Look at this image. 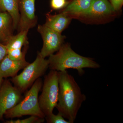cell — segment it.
Returning <instances> with one entry per match:
<instances>
[{
    "mask_svg": "<svg viewBox=\"0 0 123 123\" xmlns=\"http://www.w3.org/2000/svg\"><path fill=\"white\" fill-rule=\"evenodd\" d=\"M72 18L62 12L54 15L47 14L44 25L56 32L61 33L68 25Z\"/></svg>",
    "mask_w": 123,
    "mask_h": 123,
    "instance_id": "obj_11",
    "label": "cell"
},
{
    "mask_svg": "<svg viewBox=\"0 0 123 123\" xmlns=\"http://www.w3.org/2000/svg\"><path fill=\"white\" fill-rule=\"evenodd\" d=\"M58 75L59 93L56 107L64 118L73 123L86 98L74 77L67 70L58 72Z\"/></svg>",
    "mask_w": 123,
    "mask_h": 123,
    "instance_id": "obj_1",
    "label": "cell"
},
{
    "mask_svg": "<svg viewBox=\"0 0 123 123\" xmlns=\"http://www.w3.org/2000/svg\"><path fill=\"white\" fill-rule=\"evenodd\" d=\"M56 54L50 55L49 68L51 70L64 71L68 69L77 70L81 75L85 68H98L100 65L92 59L84 57L75 52L68 44H63Z\"/></svg>",
    "mask_w": 123,
    "mask_h": 123,
    "instance_id": "obj_2",
    "label": "cell"
},
{
    "mask_svg": "<svg viewBox=\"0 0 123 123\" xmlns=\"http://www.w3.org/2000/svg\"><path fill=\"white\" fill-rule=\"evenodd\" d=\"M2 79H3V78H1V77L0 76V88L1 87V84H2Z\"/></svg>",
    "mask_w": 123,
    "mask_h": 123,
    "instance_id": "obj_22",
    "label": "cell"
},
{
    "mask_svg": "<svg viewBox=\"0 0 123 123\" xmlns=\"http://www.w3.org/2000/svg\"><path fill=\"white\" fill-rule=\"evenodd\" d=\"M43 85L41 79L39 78L36 80L27 92L24 99L5 113L6 117L12 118L31 115L45 118L40 107L38 101L39 93Z\"/></svg>",
    "mask_w": 123,
    "mask_h": 123,
    "instance_id": "obj_3",
    "label": "cell"
},
{
    "mask_svg": "<svg viewBox=\"0 0 123 123\" xmlns=\"http://www.w3.org/2000/svg\"><path fill=\"white\" fill-rule=\"evenodd\" d=\"M47 123H71L70 121H66L61 114L58 112L57 115L52 113L45 117Z\"/></svg>",
    "mask_w": 123,
    "mask_h": 123,
    "instance_id": "obj_18",
    "label": "cell"
},
{
    "mask_svg": "<svg viewBox=\"0 0 123 123\" xmlns=\"http://www.w3.org/2000/svg\"><path fill=\"white\" fill-rule=\"evenodd\" d=\"M29 64L25 59L12 60L7 55L0 63V76L2 78L14 77L19 70L24 69Z\"/></svg>",
    "mask_w": 123,
    "mask_h": 123,
    "instance_id": "obj_10",
    "label": "cell"
},
{
    "mask_svg": "<svg viewBox=\"0 0 123 123\" xmlns=\"http://www.w3.org/2000/svg\"><path fill=\"white\" fill-rule=\"evenodd\" d=\"M28 31H21L17 34L13 35L5 45L8 50L22 49L23 46L28 44L27 35Z\"/></svg>",
    "mask_w": 123,
    "mask_h": 123,
    "instance_id": "obj_15",
    "label": "cell"
},
{
    "mask_svg": "<svg viewBox=\"0 0 123 123\" xmlns=\"http://www.w3.org/2000/svg\"><path fill=\"white\" fill-rule=\"evenodd\" d=\"M37 31L42 36L43 45L40 54L45 58L59 50L63 44L65 36L44 25H39Z\"/></svg>",
    "mask_w": 123,
    "mask_h": 123,
    "instance_id": "obj_6",
    "label": "cell"
},
{
    "mask_svg": "<svg viewBox=\"0 0 123 123\" xmlns=\"http://www.w3.org/2000/svg\"><path fill=\"white\" fill-rule=\"evenodd\" d=\"M111 5L115 11H118L123 6V0H110Z\"/></svg>",
    "mask_w": 123,
    "mask_h": 123,
    "instance_id": "obj_20",
    "label": "cell"
},
{
    "mask_svg": "<svg viewBox=\"0 0 123 123\" xmlns=\"http://www.w3.org/2000/svg\"><path fill=\"white\" fill-rule=\"evenodd\" d=\"M35 0H19L20 20L17 29L18 32L28 31L36 25L37 22L35 15Z\"/></svg>",
    "mask_w": 123,
    "mask_h": 123,
    "instance_id": "obj_8",
    "label": "cell"
},
{
    "mask_svg": "<svg viewBox=\"0 0 123 123\" xmlns=\"http://www.w3.org/2000/svg\"><path fill=\"white\" fill-rule=\"evenodd\" d=\"M7 55V50L4 44L0 43V63Z\"/></svg>",
    "mask_w": 123,
    "mask_h": 123,
    "instance_id": "obj_21",
    "label": "cell"
},
{
    "mask_svg": "<svg viewBox=\"0 0 123 123\" xmlns=\"http://www.w3.org/2000/svg\"><path fill=\"white\" fill-rule=\"evenodd\" d=\"M22 49H12L7 50V55L10 59L14 61L21 60L25 59V53Z\"/></svg>",
    "mask_w": 123,
    "mask_h": 123,
    "instance_id": "obj_17",
    "label": "cell"
},
{
    "mask_svg": "<svg viewBox=\"0 0 123 123\" xmlns=\"http://www.w3.org/2000/svg\"><path fill=\"white\" fill-rule=\"evenodd\" d=\"M21 92L9 81L6 80L3 83L0 88V120L6 111L15 106L21 101Z\"/></svg>",
    "mask_w": 123,
    "mask_h": 123,
    "instance_id": "obj_7",
    "label": "cell"
},
{
    "mask_svg": "<svg viewBox=\"0 0 123 123\" xmlns=\"http://www.w3.org/2000/svg\"><path fill=\"white\" fill-rule=\"evenodd\" d=\"M68 4L67 0H51V7L55 10L65 8Z\"/></svg>",
    "mask_w": 123,
    "mask_h": 123,
    "instance_id": "obj_19",
    "label": "cell"
},
{
    "mask_svg": "<svg viewBox=\"0 0 123 123\" xmlns=\"http://www.w3.org/2000/svg\"><path fill=\"white\" fill-rule=\"evenodd\" d=\"M44 118H40L39 117L31 116L27 118L23 119H18L17 120H7L5 121L6 123H41L44 121Z\"/></svg>",
    "mask_w": 123,
    "mask_h": 123,
    "instance_id": "obj_16",
    "label": "cell"
},
{
    "mask_svg": "<svg viewBox=\"0 0 123 123\" xmlns=\"http://www.w3.org/2000/svg\"><path fill=\"white\" fill-rule=\"evenodd\" d=\"M19 0H0V11L6 12L10 15L13 21L14 30L17 29L19 20Z\"/></svg>",
    "mask_w": 123,
    "mask_h": 123,
    "instance_id": "obj_14",
    "label": "cell"
},
{
    "mask_svg": "<svg viewBox=\"0 0 123 123\" xmlns=\"http://www.w3.org/2000/svg\"><path fill=\"white\" fill-rule=\"evenodd\" d=\"M13 21L8 12L0 11V43L5 44L13 35Z\"/></svg>",
    "mask_w": 123,
    "mask_h": 123,
    "instance_id": "obj_12",
    "label": "cell"
},
{
    "mask_svg": "<svg viewBox=\"0 0 123 123\" xmlns=\"http://www.w3.org/2000/svg\"><path fill=\"white\" fill-rule=\"evenodd\" d=\"M94 0H73L62 11L72 17H80L89 8Z\"/></svg>",
    "mask_w": 123,
    "mask_h": 123,
    "instance_id": "obj_13",
    "label": "cell"
},
{
    "mask_svg": "<svg viewBox=\"0 0 123 123\" xmlns=\"http://www.w3.org/2000/svg\"><path fill=\"white\" fill-rule=\"evenodd\" d=\"M115 11L108 0H94L89 8L80 17L100 19L111 15Z\"/></svg>",
    "mask_w": 123,
    "mask_h": 123,
    "instance_id": "obj_9",
    "label": "cell"
},
{
    "mask_svg": "<svg viewBox=\"0 0 123 123\" xmlns=\"http://www.w3.org/2000/svg\"><path fill=\"white\" fill-rule=\"evenodd\" d=\"M39 103L45 117L53 113L58 101L59 93L58 72L51 70L44 78Z\"/></svg>",
    "mask_w": 123,
    "mask_h": 123,
    "instance_id": "obj_5",
    "label": "cell"
},
{
    "mask_svg": "<svg viewBox=\"0 0 123 123\" xmlns=\"http://www.w3.org/2000/svg\"><path fill=\"white\" fill-rule=\"evenodd\" d=\"M49 66L48 60L42 57L38 52L35 60L26 66L19 75L13 77L12 81L21 92L25 91L44 75Z\"/></svg>",
    "mask_w": 123,
    "mask_h": 123,
    "instance_id": "obj_4",
    "label": "cell"
}]
</instances>
